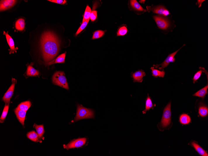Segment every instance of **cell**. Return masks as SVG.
Here are the masks:
<instances>
[{"instance_id":"6da1fadb","label":"cell","mask_w":208,"mask_h":156,"mask_svg":"<svg viewBox=\"0 0 208 156\" xmlns=\"http://www.w3.org/2000/svg\"><path fill=\"white\" fill-rule=\"evenodd\" d=\"M40 46L42 57L45 63L53 60L58 53L60 41L53 32H44L40 39Z\"/></svg>"},{"instance_id":"7a4b0ae2","label":"cell","mask_w":208,"mask_h":156,"mask_svg":"<svg viewBox=\"0 0 208 156\" xmlns=\"http://www.w3.org/2000/svg\"><path fill=\"white\" fill-rule=\"evenodd\" d=\"M94 117V113L93 110L87 108L79 105H77L76 117L74 122L79 120L87 119H93Z\"/></svg>"},{"instance_id":"3957f363","label":"cell","mask_w":208,"mask_h":156,"mask_svg":"<svg viewBox=\"0 0 208 156\" xmlns=\"http://www.w3.org/2000/svg\"><path fill=\"white\" fill-rule=\"evenodd\" d=\"M171 103L169 102L164 108L161 121L159 124V128H166L171 122Z\"/></svg>"},{"instance_id":"277c9868","label":"cell","mask_w":208,"mask_h":156,"mask_svg":"<svg viewBox=\"0 0 208 156\" xmlns=\"http://www.w3.org/2000/svg\"><path fill=\"white\" fill-rule=\"evenodd\" d=\"M53 82L54 84L67 89H69L68 84L64 72L58 71L53 74Z\"/></svg>"},{"instance_id":"5b68a950","label":"cell","mask_w":208,"mask_h":156,"mask_svg":"<svg viewBox=\"0 0 208 156\" xmlns=\"http://www.w3.org/2000/svg\"><path fill=\"white\" fill-rule=\"evenodd\" d=\"M185 45V44H184L180 49L172 53L169 54L162 64L154 65H153V67L156 69L158 68L159 70H162L164 71V68L167 67L170 63L174 62L175 60V59L174 58L175 56L176 55L178 51Z\"/></svg>"},{"instance_id":"8992f818","label":"cell","mask_w":208,"mask_h":156,"mask_svg":"<svg viewBox=\"0 0 208 156\" xmlns=\"http://www.w3.org/2000/svg\"><path fill=\"white\" fill-rule=\"evenodd\" d=\"M154 19L160 29L163 30H166L168 29L170 24L167 17L159 15L154 16Z\"/></svg>"},{"instance_id":"52a82bcc","label":"cell","mask_w":208,"mask_h":156,"mask_svg":"<svg viewBox=\"0 0 208 156\" xmlns=\"http://www.w3.org/2000/svg\"><path fill=\"white\" fill-rule=\"evenodd\" d=\"M86 138H78L71 141L67 145H64L63 147L67 150L81 148L86 144Z\"/></svg>"},{"instance_id":"ba28073f","label":"cell","mask_w":208,"mask_h":156,"mask_svg":"<svg viewBox=\"0 0 208 156\" xmlns=\"http://www.w3.org/2000/svg\"><path fill=\"white\" fill-rule=\"evenodd\" d=\"M147 11L149 12H152L159 14V15L166 17L170 15V13L164 6H148L146 7Z\"/></svg>"},{"instance_id":"9c48e42d","label":"cell","mask_w":208,"mask_h":156,"mask_svg":"<svg viewBox=\"0 0 208 156\" xmlns=\"http://www.w3.org/2000/svg\"><path fill=\"white\" fill-rule=\"evenodd\" d=\"M17 82V80L16 79L12 78V84L2 98L3 101L6 104L10 103L11 99L13 96L15 85Z\"/></svg>"},{"instance_id":"30bf717a","label":"cell","mask_w":208,"mask_h":156,"mask_svg":"<svg viewBox=\"0 0 208 156\" xmlns=\"http://www.w3.org/2000/svg\"><path fill=\"white\" fill-rule=\"evenodd\" d=\"M17 1L15 0H4L0 2V11H3L8 10L13 7Z\"/></svg>"},{"instance_id":"8fae6325","label":"cell","mask_w":208,"mask_h":156,"mask_svg":"<svg viewBox=\"0 0 208 156\" xmlns=\"http://www.w3.org/2000/svg\"><path fill=\"white\" fill-rule=\"evenodd\" d=\"M3 34L6 36L8 44L10 47V49L9 50V54L14 53H16L18 48H15V43L12 37L8 34V32H6L4 31Z\"/></svg>"},{"instance_id":"7c38bea8","label":"cell","mask_w":208,"mask_h":156,"mask_svg":"<svg viewBox=\"0 0 208 156\" xmlns=\"http://www.w3.org/2000/svg\"><path fill=\"white\" fill-rule=\"evenodd\" d=\"M15 112L17 119L22 126L25 125L26 112L21 110L17 107L15 110Z\"/></svg>"},{"instance_id":"4fadbf2b","label":"cell","mask_w":208,"mask_h":156,"mask_svg":"<svg viewBox=\"0 0 208 156\" xmlns=\"http://www.w3.org/2000/svg\"><path fill=\"white\" fill-rule=\"evenodd\" d=\"M131 77L133 78L134 82H142L143 81V78L145 75V73L142 70H139L132 73Z\"/></svg>"},{"instance_id":"5bb4252c","label":"cell","mask_w":208,"mask_h":156,"mask_svg":"<svg viewBox=\"0 0 208 156\" xmlns=\"http://www.w3.org/2000/svg\"><path fill=\"white\" fill-rule=\"evenodd\" d=\"M65 56L66 53L61 54L56 59L49 63H45L44 65L46 66H49L56 63H64L65 62Z\"/></svg>"},{"instance_id":"9a60e30c","label":"cell","mask_w":208,"mask_h":156,"mask_svg":"<svg viewBox=\"0 0 208 156\" xmlns=\"http://www.w3.org/2000/svg\"><path fill=\"white\" fill-rule=\"evenodd\" d=\"M33 63L28 66L27 70V75L28 77L39 76L40 72L38 70L33 67Z\"/></svg>"},{"instance_id":"2e32d148","label":"cell","mask_w":208,"mask_h":156,"mask_svg":"<svg viewBox=\"0 0 208 156\" xmlns=\"http://www.w3.org/2000/svg\"><path fill=\"white\" fill-rule=\"evenodd\" d=\"M15 27L16 30L20 31H22L25 30V20L24 19H18L15 23Z\"/></svg>"},{"instance_id":"e0dca14e","label":"cell","mask_w":208,"mask_h":156,"mask_svg":"<svg viewBox=\"0 0 208 156\" xmlns=\"http://www.w3.org/2000/svg\"><path fill=\"white\" fill-rule=\"evenodd\" d=\"M34 128L38 135L39 138L40 140H41L43 138V136L45 133V130L44 126L43 125H37L34 124L33 126Z\"/></svg>"},{"instance_id":"ac0fdd59","label":"cell","mask_w":208,"mask_h":156,"mask_svg":"<svg viewBox=\"0 0 208 156\" xmlns=\"http://www.w3.org/2000/svg\"><path fill=\"white\" fill-rule=\"evenodd\" d=\"M155 106V105H153L152 100L148 94V96L146 98L145 101V110L143 111V114H145L146 112L149 110L150 109H153Z\"/></svg>"},{"instance_id":"d6986e66","label":"cell","mask_w":208,"mask_h":156,"mask_svg":"<svg viewBox=\"0 0 208 156\" xmlns=\"http://www.w3.org/2000/svg\"><path fill=\"white\" fill-rule=\"evenodd\" d=\"M131 5L135 10L139 12H145L146 11L145 10L140 4L136 0H132L130 1Z\"/></svg>"},{"instance_id":"ffe728a7","label":"cell","mask_w":208,"mask_h":156,"mask_svg":"<svg viewBox=\"0 0 208 156\" xmlns=\"http://www.w3.org/2000/svg\"><path fill=\"white\" fill-rule=\"evenodd\" d=\"M191 144L200 155L202 156H208L207 152L204 149H203L200 145L195 143V142H192Z\"/></svg>"},{"instance_id":"44dd1931","label":"cell","mask_w":208,"mask_h":156,"mask_svg":"<svg viewBox=\"0 0 208 156\" xmlns=\"http://www.w3.org/2000/svg\"><path fill=\"white\" fill-rule=\"evenodd\" d=\"M27 137L28 139L35 142H38L40 141L38 135L34 131L28 132L27 134Z\"/></svg>"},{"instance_id":"7402d4cb","label":"cell","mask_w":208,"mask_h":156,"mask_svg":"<svg viewBox=\"0 0 208 156\" xmlns=\"http://www.w3.org/2000/svg\"><path fill=\"white\" fill-rule=\"evenodd\" d=\"M208 88V85L207 84V86L205 87L202 89L194 94H193V96L198 97L202 98H204L205 96L207 93V90Z\"/></svg>"},{"instance_id":"603a6c76","label":"cell","mask_w":208,"mask_h":156,"mask_svg":"<svg viewBox=\"0 0 208 156\" xmlns=\"http://www.w3.org/2000/svg\"><path fill=\"white\" fill-rule=\"evenodd\" d=\"M191 118L190 116L186 114H183L179 117V121L183 125H187L190 122Z\"/></svg>"},{"instance_id":"cb8c5ba5","label":"cell","mask_w":208,"mask_h":156,"mask_svg":"<svg viewBox=\"0 0 208 156\" xmlns=\"http://www.w3.org/2000/svg\"><path fill=\"white\" fill-rule=\"evenodd\" d=\"M31 103L29 101L21 103L17 107L20 110L27 112L31 106Z\"/></svg>"},{"instance_id":"d4e9b609","label":"cell","mask_w":208,"mask_h":156,"mask_svg":"<svg viewBox=\"0 0 208 156\" xmlns=\"http://www.w3.org/2000/svg\"><path fill=\"white\" fill-rule=\"evenodd\" d=\"M150 69L152 70V76L154 77H159L163 78L164 77L165 72L164 71H160L155 69L154 67H151Z\"/></svg>"},{"instance_id":"484cf974","label":"cell","mask_w":208,"mask_h":156,"mask_svg":"<svg viewBox=\"0 0 208 156\" xmlns=\"http://www.w3.org/2000/svg\"><path fill=\"white\" fill-rule=\"evenodd\" d=\"M198 112L201 117H204L207 116L208 114L207 107L204 105H201L199 108Z\"/></svg>"},{"instance_id":"4316f807","label":"cell","mask_w":208,"mask_h":156,"mask_svg":"<svg viewBox=\"0 0 208 156\" xmlns=\"http://www.w3.org/2000/svg\"><path fill=\"white\" fill-rule=\"evenodd\" d=\"M9 108V104H6L0 119V122L2 123L4 122L6 119V117L7 115Z\"/></svg>"},{"instance_id":"83f0119b","label":"cell","mask_w":208,"mask_h":156,"mask_svg":"<svg viewBox=\"0 0 208 156\" xmlns=\"http://www.w3.org/2000/svg\"><path fill=\"white\" fill-rule=\"evenodd\" d=\"M200 69L201 70L195 74L193 77V82L194 84H195L199 79L203 72H205V73L207 72L204 68L200 67Z\"/></svg>"},{"instance_id":"f1b7e54d","label":"cell","mask_w":208,"mask_h":156,"mask_svg":"<svg viewBox=\"0 0 208 156\" xmlns=\"http://www.w3.org/2000/svg\"><path fill=\"white\" fill-rule=\"evenodd\" d=\"M91 12V8L89 6H87L84 13L82 23L85 21L89 20Z\"/></svg>"},{"instance_id":"f546056e","label":"cell","mask_w":208,"mask_h":156,"mask_svg":"<svg viewBox=\"0 0 208 156\" xmlns=\"http://www.w3.org/2000/svg\"><path fill=\"white\" fill-rule=\"evenodd\" d=\"M105 32L103 31L99 30H97L94 32L93 34L92 39H95L100 38L102 37L104 34Z\"/></svg>"},{"instance_id":"4dcf8cb0","label":"cell","mask_w":208,"mask_h":156,"mask_svg":"<svg viewBox=\"0 0 208 156\" xmlns=\"http://www.w3.org/2000/svg\"><path fill=\"white\" fill-rule=\"evenodd\" d=\"M127 32V28L125 26H123L119 28L117 33V36H123L125 35Z\"/></svg>"},{"instance_id":"1f68e13d","label":"cell","mask_w":208,"mask_h":156,"mask_svg":"<svg viewBox=\"0 0 208 156\" xmlns=\"http://www.w3.org/2000/svg\"><path fill=\"white\" fill-rule=\"evenodd\" d=\"M89 20L85 21L82 23V24L79 27L75 34V36H77L80 32H81L87 26Z\"/></svg>"},{"instance_id":"d6a6232c","label":"cell","mask_w":208,"mask_h":156,"mask_svg":"<svg viewBox=\"0 0 208 156\" xmlns=\"http://www.w3.org/2000/svg\"><path fill=\"white\" fill-rule=\"evenodd\" d=\"M97 12L95 11H94L91 12L90 19L93 22L95 21L97 18Z\"/></svg>"},{"instance_id":"836d02e7","label":"cell","mask_w":208,"mask_h":156,"mask_svg":"<svg viewBox=\"0 0 208 156\" xmlns=\"http://www.w3.org/2000/svg\"><path fill=\"white\" fill-rule=\"evenodd\" d=\"M48 1L61 4H64L67 2L65 0H49Z\"/></svg>"},{"instance_id":"e575fe53","label":"cell","mask_w":208,"mask_h":156,"mask_svg":"<svg viewBox=\"0 0 208 156\" xmlns=\"http://www.w3.org/2000/svg\"><path fill=\"white\" fill-rule=\"evenodd\" d=\"M205 1L204 0H199V1L198 0L196 3V4L198 6V7L200 8L202 6V3Z\"/></svg>"},{"instance_id":"d590c367","label":"cell","mask_w":208,"mask_h":156,"mask_svg":"<svg viewBox=\"0 0 208 156\" xmlns=\"http://www.w3.org/2000/svg\"><path fill=\"white\" fill-rule=\"evenodd\" d=\"M145 1H140V2L141 3H143L144 4Z\"/></svg>"}]
</instances>
